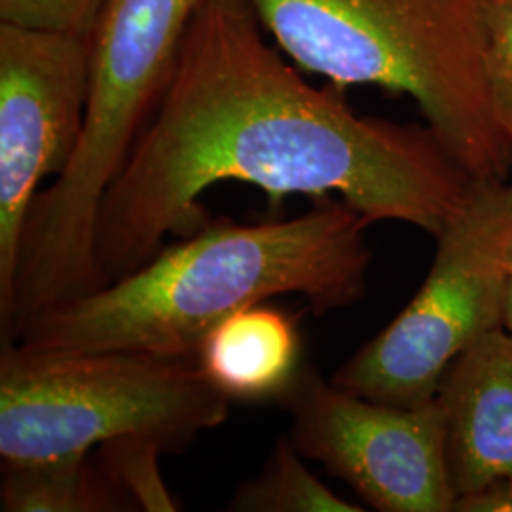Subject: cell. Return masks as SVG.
<instances>
[{
    "label": "cell",
    "mask_w": 512,
    "mask_h": 512,
    "mask_svg": "<svg viewBox=\"0 0 512 512\" xmlns=\"http://www.w3.org/2000/svg\"><path fill=\"white\" fill-rule=\"evenodd\" d=\"M486 78L495 118L512 141V0H484Z\"/></svg>",
    "instance_id": "14"
},
{
    "label": "cell",
    "mask_w": 512,
    "mask_h": 512,
    "mask_svg": "<svg viewBox=\"0 0 512 512\" xmlns=\"http://www.w3.org/2000/svg\"><path fill=\"white\" fill-rule=\"evenodd\" d=\"M90 97V38L0 23V313L44 179L73 160Z\"/></svg>",
    "instance_id": "8"
},
{
    "label": "cell",
    "mask_w": 512,
    "mask_h": 512,
    "mask_svg": "<svg viewBox=\"0 0 512 512\" xmlns=\"http://www.w3.org/2000/svg\"><path fill=\"white\" fill-rule=\"evenodd\" d=\"M90 454L8 463L2 461V512L131 511Z\"/></svg>",
    "instance_id": "11"
},
{
    "label": "cell",
    "mask_w": 512,
    "mask_h": 512,
    "mask_svg": "<svg viewBox=\"0 0 512 512\" xmlns=\"http://www.w3.org/2000/svg\"><path fill=\"white\" fill-rule=\"evenodd\" d=\"M277 48L334 88L410 95L476 181H505L512 141L486 78L484 0H249Z\"/></svg>",
    "instance_id": "3"
},
{
    "label": "cell",
    "mask_w": 512,
    "mask_h": 512,
    "mask_svg": "<svg viewBox=\"0 0 512 512\" xmlns=\"http://www.w3.org/2000/svg\"><path fill=\"white\" fill-rule=\"evenodd\" d=\"M105 2L107 0H0V23L90 38Z\"/></svg>",
    "instance_id": "15"
},
{
    "label": "cell",
    "mask_w": 512,
    "mask_h": 512,
    "mask_svg": "<svg viewBox=\"0 0 512 512\" xmlns=\"http://www.w3.org/2000/svg\"><path fill=\"white\" fill-rule=\"evenodd\" d=\"M456 501L512 478V334L495 329L465 349L437 393Z\"/></svg>",
    "instance_id": "9"
},
{
    "label": "cell",
    "mask_w": 512,
    "mask_h": 512,
    "mask_svg": "<svg viewBox=\"0 0 512 512\" xmlns=\"http://www.w3.org/2000/svg\"><path fill=\"white\" fill-rule=\"evenodd\" d=\"M224 181L287 196H336L370 224L439 238L475 177L429 126L355 114L266 42L249 0H203L177 69L105 196L95 232L103 287L147 264L173 232L209 220L200 196Z\"/></svg>",
    "instance_id": "1"
},
{
    "label": "cell",
    "mask_w": 512,
    "mask_h": 512,
    "mask_svg": "<svg viewBox=\"0 0 512 512\" xmlns=\"http://www.w3.org/2000/svg\"><path fill=\"white\" fill-rule=\"evenodd\" d=\"M501 325L512 334V245L503 281V298H501Z\"/></svg>",
    "instance_id": "17"
},
{
    "label": "cell",
    "mask_w": 512,
    "mask_h": 512,
    "mask_svg": "<svg viewBox=\"0 0 512 512\" xmlns=\"http://www.w3.org/2000/svg\"><path fill=\"white\" fill-rule=\"evenodd\" d=\"M511 186H512V183H511Z\"/></svg>",
    "instance_id": "18"
},
{
    "label": "cell",
    "mask_w": 512,
    "mask_h": 512,
    "mask_svg": "<svg viewBox=\"0 0 512 512\" xmlns=\"http://www.w3.org/2000/svg\"><path fill=\"white\" fill-rule=\"evenodd\" d=\"M196 363L230 403L277 401L304 365L300 327L264 302L247 306L205 334Z\"/></svg>",
    "instance_id": "10"
},
{
    "label": "cell",
    "mask_w": 512,
    "mask_h": 512,
    "mask_svg": "<svg viewBox=\"0 0 512 512\" xmlns=\"http://www.w3.org/2000/svg\"><path fill=\"white\" fill-rule=\"evenodd\" d=\"M368 226L334 196L294 219L207 222L131 274L31 317L12 342L46 353L196 359L222 319L275 296L300 294L317 315L359 302L372 258Z\"/></svg>",
    "instance_id": "2"
},
{
    "label": "cell",
    "mask_w": 512,
    "mask_h": 512,
    "mask_svg": "<svg viewBox=\"0 0 512 512\" xmlns=\"http://www.w3.org/2000/svg\"><path fill=\"white\" fill-rule=\"evenodd\" d=\"M454 512H512V478L497 480L480 492L459 497Z\"/></svg>",
    "instance_id": "16"
},
{
    "label": "cell",
    "mask_w": 512,
    "mask_h": 512,
    "mask_svg": "<svg viewBox=\"0 0 512 512\" xmlns=\"http://www.w3.org/2000/svg\"><path fill=\"white\" fill-rule=\"evenodd\" d=\"M228 412L230 399L196 359L46 353L18 342L0 351V458L8 463L90 454L124 437L179 454Z\"/></svg>",
    "instance_id": "5"
},
{
    "label": "cell",
    "mask_w": 512,
    "mask_h": 512,
    "mask_svg": "<svg viewBox=\"0 0 512 512\" xmlns=\"http://www.w3.org/2000/svg\"><path fill=\"white\" fill-rule=\"evenodd\" d=\"M160 444L141 437L110 440L99 446V467L131 511H181V501L165 484Z\"/></svg>",
    "instance_id": "13"
},
{
    "label": "cell",
    "mask_w": 512,
    "mask_h": 512,
    "mask_svg": "<svg viewBox=\"0 0 512 512\" xmlns=\"http://www.w3.org/2000/svg\"><path fill=\"white\" fill-rule=\"evenodd\" d=\"M302 454L287 437L275 442L264 469L241 482L226 511L234 512H361L363 507L332 494L311 475Z\"/></svg>",
    "instance_id": "12"
},
{
    "label": "cell",
    "mask_w": 512,
    "mask_h": 512,
    "mask_svg": "<svg viewBox=\"0 0 512 512\" xmlns=\"http://www.w3.org/2000/svg\"><path fill=\"white\" fill-rule=\"evenodd\" d=\"M420 291L380 334L330 378L359 397L420 406L465 349L501 325L512 245V186L475 181L465 207L440 234Z\"/></svg>",
    "instance_id": "6"
},
{
    "label": "cell",
    "mask_w": 512,
    "mask_h": 512,
    "mask_svg": "<svg viewBox=\"0 0 512 512\" xmlns=\"http://www.w3.org/2000/svg\"><path fill=\"white\" fill-rule=\"evenodd\" d=\"M294 448L382 512H454L439 399L397 406L359 397L304 363L277 399Z\"/></svg>",
    "instance_id": "7"
},
{
    "label": "cell",
    "mask_w": 512,
    "mask_h": 512,
    "mask_svg": "<svg viewBox=\"0 0 512 512\" xmlns=\"http://www.w3.org/2000/svg\"><path fill=\"white\" fill-rule=\"evenodd\" d=\"M203 0H107L90 35V97L73 160L40 190L21 239L8 321L103 287L99 209L158 109Z\"/></svg>",
    "instance_id": "4"
}]
</instances>
